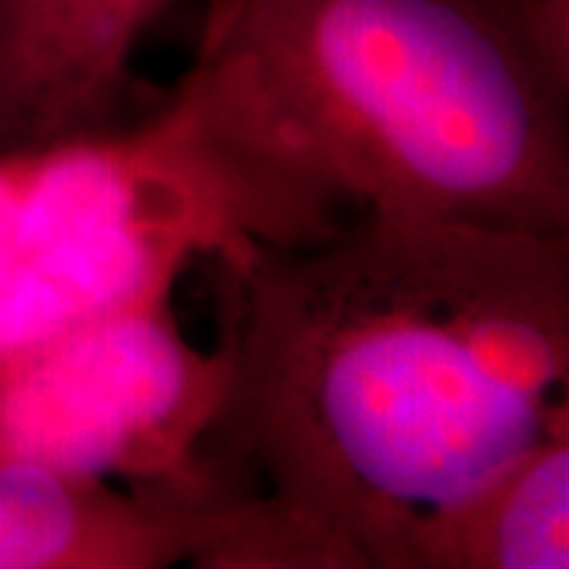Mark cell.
<instances>
[{
	"mask_svg": "<svg viewBox=\"0 0 569 569\" xmlns=\"http://www.w3.org/2000/svg\"><path fill=\"white\" fill-rule=\"evenodd\" d=\"M216 260L203 452L301 569H415L437 516L569 425V234L358 212Z\"/></svg>",
	"mask_w": 569,
	"mask_h": 569,
	"instance_id": "cell-1",
	"label": "cell"
},
{
	"mask_svg": "<svg viewBox=\"0 0 569 569\" xmlns=\"http://www.w3.org/2000/svg\"><path fill=\"white\" fill-rule=\"evenodd\" d=\"M178 92L336 209L569 234L567 0H209Z\"/></svg>",
	"mask_w": 569,
	"mask_h": 569,
	"instance_id": "cell-2",
	"label": "cell"
},
{
	"mask_svg": "<svg viewBox=\"0 0 569 569\" xmlns=\"http://www.w3.org/2000/svg\"><path fill=\"white\" fill-rule=\"evenodd\" d=\"M228 361L171 298L86 323L0 367V459L140 488H231L206 459Z\"/></svg>",
	"mask_w": 569,
	"mask_h": 569,
	"instance_id": "cell-3",
	"label": "cell"
},
{
	"mask_svg": "<svg viewBox=\"0 0 569 569\" xmlns=\"http://www.w3.org/2000/svg\"><path fill=\"white\" fill-rule=\"evenodd\" d=\"M298 569L244 490L140 488L0 459V569Z\"/></svg>",
	"mask_w": 569,
	"mask_h": 569,
	"instance_id": "cell-4",
	"label": "cell"
},
{
	"mask_svg": "<svg viewBox=\"0 0 569 569\" xmlns=\"http://www.w3.org/2000/svg\"><path fill=\"white\" fill-rule=\"evenodd\" d=\"M171 0H0V152L104 130Z\"/></svg>",
	"mask_w": 569,
	"mask_h": 569,
	"instance_id": "cell-5",
	"label": "cell"
},
{
	"mask_svg": "<svg viewBox=\"0 0 569 569\" xmlns=\"http://www.w3.org/2000/svg\"><path fill=\"white\" fill-rule=\"evenodd\" d=\"M569 425L437 516L415 548V569H567Z\"/></svg>",
	"mask_w": 569,
	"mask_h": 569,
	"instance_id": "cell-6",
	"label": "cell"
},
{
	"mask_svg": "<svg viewBox=\"0 0 569 569\" xmlns=\"http://www.w3.org/2000/svg\"><path fill=\"white\" fill-rule=\"evenodd\" d=\"M39 149H13V152H0V241L7 238L13 212L20 203L26 181L32 174Z\"/></svg>",
	"mask_w": 569,
	"mask_h": 569,
	"instance_id": "cell-7",
	"label": "cell"
}]
</instances>
